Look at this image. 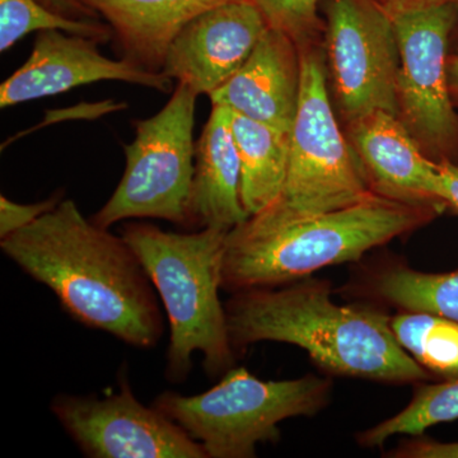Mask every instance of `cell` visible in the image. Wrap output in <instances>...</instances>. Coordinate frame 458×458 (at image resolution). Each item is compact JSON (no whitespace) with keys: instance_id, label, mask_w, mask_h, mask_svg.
<instances>
[{"instance_id":"cell-1","label":"cell","mask_w":458,"mask_h":458,"mask_svg":"<svg viewBox=\"0 0 458 458\" xmlns=\"http://www.w3.org/2000/svg\"><path fill=\"white\" fill-rule=\"evenodd\" d=\"M0 249L84 327L140 349L155 348L164 336L155 286L134 250L87 219L71 199L2 238Z\"/></svg>"},{"instance_id":"cell-2","label":"cell","mask_w":458,"mask_h":458,"mask_svg":"<svg viewBox=\"0 0 458 458\" xmlns=\"http://www.w3.org/2000/svg\"><path fill=\"white\" fill-rule=\"evenodd\" d=\"M331 294V283L312 276L280 289L232 293L225 309L234 352L260 342L292 344L328 375L390 385L433 381L397 342L382 306H340Z\"/></svg>"},{"instance_id":"cell-3","label":"cell","mask_w":458,"mask_h":458,"mask_svg":"<svg viewBox=\"0 0 458 458\" xmlns=\"http://www.w3.org/2000/svg\"><path fill=\"white\" fill-rule=\"evenodd\" d=\"M445 210L370 194L344 208L280 227L259 228L246 221L228 231L222 289L229 293L274 288L316 271L360 261L369 251L427 227Z\"/></svg>"},{"instance_id":"cell-4","label":"cell","mask_w":458,"mask_h":458,"mask_svg":"<svg viewBox=\"0 0 458 458\" xmlns=\"http://www.w3.org/2000/svg\"><path fill=\"white\" fill-rule=\"evenodd\" d=\"M227 233L221 228L177 233L144 222L126 223L122 229L168 316L165 372L172 384L186 381L197 352L203 354L208 376H223L234 367L236 352L219 300Z\"/></svg>"},{"instance_id":"cell-5","label":"cell","mask_w":458,"mask_h":458,"mask_svg":"<svg viewBox=\"0 0 458 458\" xmlns=\"http://www.w3.org/2000/svg\"><path fill=\"white\" fill-rule=\"evenodd\" d=\"M301 59L300 102L284 185L274 203L246 219L254 227L293 225L352 207L373 194L334 110L324 50L306 47Z\"/></svg>"},{"instance_id":"cell-6","label":"cell","mask_w":458,"mask_h":458,"mask_svg":"<svg viewBox=\"0 0 458 458\" xmlns=\"http://www.w3.org/2000/svg\"><path fill=\"white\" fill-rule=\"evenodd\" d=\"M331 394L333 384L324 377L264 381L233 367L203 394L165 391L152 406L200 443L208 458H252L259 443L280 441L282 421L315 417Z\"/></svg>"},{"instance_id":"cell-7","label":"cell","mask_w":458,"mask_h":458,"mask_svg":"<svg viewBox=\"0 0 458 458\" xmlns=\"http://www.w3.org/2000/svg\"><path fill=\"white\" fill-rule=\"evenodd\" d=\"M198 98L188 86L176 83L158 113L132 122L135 137L123 146L122 180L90 221L106 229L128 219L148 218L185 227L195 170Z\"/></svg>"},{"instance_id":"cell-8","label":"cell","mask_w":458,"mask_h":458,"mask_svg":"<svg viewBox=\"0 0 458 458\" xmlns=\"http://www.w3.org/2000/svg\"><path fill=\"white\" fill-rule=\"evenodd\" d=\"M325 65L342 125L373 111L397 114L400 47L393 18L373 0H327Z\"/></svg>"},{"instance_id":"cell-9","label":"cell","mask_w":458,"mask_h":458,"mask_svg":"<svg viewBox=\"0 0 458 458\" xmlns=\"http://www.w3.org/2000/svg\"><path fill=\"white\" fill-rule=\"evenodd\" d=\"M458 4L394 20L400 47L399 122L430 161L458 164V113L447 80Z\"/></svg>"},{"instance_id":"cell-10","label":"cell","mask_w":458,"mask_h":458,"mask_svg":"<svg viewBox=\"0 0 458 458\" xmlns=\"http://www.w3.org/2000/svg\"><path fill=\"white\" fill-rule=\"evenodd\" d=\"M50 409L89 458H208L182 428L143 405L126 378L105 397L57 394Z\"/></svg>"},{"instance_id":"cell-11","label":"cell","mask_w":458,"mask_h":458,"mask_svg":"<svg viewBox=\"0 0 458 458\" xmlns=\"http://www.w3.org/2000/svg\"><path fill=\"white\" fill-rule=\"evenodd\" d=\"M99 42L84 36L47 30L36 35L29 59L0 84V107L8 108L78 87L114 81L172 93L174 81L128 60H114L99 51Z\"/></svg>"},{"instance_id":"cell-12","label":"cell","mask_w":458,"mask_h":458,"mask_svg":"<svg viewBox=\"0 0 458 458\" xmlns=\"http://www.w3.org/2000/svg\"><path fill=\"white\" fill-rule=\"evenodd\" d=\"M267 29L254 3L231 0L181 30L167 51L162 73L210 98L245 64Z\"/></svg>"},{"instance_id":"cell-13","label":"cell","mask_w":458,"mask_h":458,"mask_svg":"<svg viewBox=\"0 0 458 458\" xmlns=\"http://www.w3.org/2000/svg\"><path fill=\"white\" fill-rule=\"evenodd\" d=\"M344 132L373 194L447 212L438 172L393 114L373 111L344 123Z\"/></svg>"},{"instance_id":"cell-14","label":"cell","mask_w":458,"mask_h":458,"mask_svg":"<svg viewBox=\"0 0 458 458\" xmlns=\"http://www.w3.org/2000/svg\"><path fill=\"white\" fill-rule=\"evenodd\" d=\"M302 81L297 44L285 33L267 27L251 55L236 74L210 96V104L279 131L293 128Z\"/></svg>"},{"instance_id":"cell-15","label":"cell","mask_w":458,"mask_h":458,"mask_svg":"<svg viewBox=\"0 0 458 458\" xmlns=\"http://www.w3.org/2000/svg\"><path fill=\"white\" fill-rule=\"evenodd\" d=\"M231 123V110L212 104L195 147L185 227L231 231L250 216L242 203L241 161Z\"/></svg>"},{"instance_id":"cell-16","label":"cell","mask_w":458,"mask_h":458,"mask_svg":"<svg viewBox=\"0 0 458 458\" xmlns=\"http://www.w3.org/2000/svg\"><path fill=\"white\" fill-rule=\"evenodd\" d=\"M113 30L123 59L162 72L172 41L192 20L231 0H81Z\"/></svg>"},{"instance_id":"cell-17","label":"cell","mask_w":458,"mask_h":458,"mask_svg":"<svg viewBox=\"0 0 458 458\" xmlns=\"http://www.w3.org/2000/svg\"><path fill=\"white\" fill-rule=\"evenodd\" d=\"M355 300L399 311L428 312L458 321V269L426 273L397 258L361 264L345 286Z\"/></svg>"},{"instance_id":"cell-18","label":"cell","mask_w":458,"mask_h":458,"mask_svg":"<svg viewBox=\"0 0 458 458\" xmlns=\"http://www.w3.org/2000/svg\"><path fill=\"white\" fill-rule=\"evenodd\" d=\"M232 113V131L240 156L242 203L249 216L276 200L284 185L291 132Z\"/></svg>"},{"instance_id":"cell-19","label":"cell","mask_w":458,"mask_h":458,"mask_svg":"<svg viewBox=\"0 0 458 458\" xmlns=\"http://www.w3.org/2000/svg\"><path fill=\"white\" fill-rule=\"evenodd\" d=\"M391 328L403 351L434 381L458 379V321L428 312L400 311Z\"/></svg>"},{"instance_id":"cell-20","label":"cell","mask_w":458,"mask_h":458,"mask_svg":"<svg viewBox=\"0 0 458 458\" xmlns=\"http://www.w3.org/2000/svg\"><path fill=\"white\" fill-rule=\"evenodd\" d=\"M409 405L399 414L357 434L361 447H381L394 436H421L428 428L458 419V379L415 385Z\"/></svg>"},{"instance_id":"cell-21","label":"cell","mask_w":458,"mask_h":458,"mask_svg":"<svg viewBox=\"0 0 458 458\" xmlns=\"http://www.w3.org/2000/svg\"><path fill=\"white\" fill-rule=\"evenodd\" d=\"M60 30L93 38L99 44L113 40L111 27L101 20H73L57 14L38 0H0V53H7L32 32Z\"/></svg>"},{"instance_id":"cell-22","label":"cell","mask_w":458,"mask_h":458,"mask_svg":"<svg viewBox=\"0 0 458 458\" xmlns=\"http://www.w3.org/2000/svg\"><path fill=\"white\" fill-rule=\"evenodd\" d=\"M261 12L267 27L285 33L300 47H324L325 21L319 0H250Z\"/></svg>"},{"instance_id":"cell-23","label":"cell","mask_w":458,"mask_h":458,"mask_svg":"<svg viewBox=\"0 0 458 458\" xmlns=\"http://www.w3.org/2000/svg\"><path fill=\"white\" fill-rule=\"evenodd\" d=\"M63 200L60 191L51 195L47 200L32 204H20L0 195V240L32 225L44 214L49 213Z\"/></svg>"},{"instance_id":"cell-24","label":"cell","mask_w":458,"mask_h":458,"mask_svg":"<svg viewBox=\"0 0 458 458\" xmlns=\"http://www.w3.org/2000/svg\"><path fill=\"white\" fill-rule=\"evenodd\" d=\"M406 439L386 456L393 458H458V442L442 443L424 437Z\"/></svg>"},{"instance_id":"cell-25","label":"cell","mask_w":458,"mask_h":458,"mask_svg":"<svg viewBox=\"0 0 458 458\" xmlns=\"http://www.w3.org/2000/svg\"><path fill=\"white\" fill-rule=\"evenodd\" d=\"M373 2L394 21L408 14L445 7V5L458 4V0H373Z\"/></svg>"},{"instance_id":"cell-26","label":"cell","mask_w":458,"mask_h":458,"mask_svg":"<svg viewBox=\"0 0 458 458\" xmlns=\"http://www.w3.org/2000/svg\"><path fill=\"white\" fill-rule=\"evenodd\" d=\"M438 172V194L447 208V212L458 216V164L439 162L437 164Z\"/></svg>"},{"instance_id":"cell-27","label":"cell","mask_w":458,"mask_h":458,"mask_svg":"<svg viewBox=\"0 0 458 458\" xmlns=\"http://www.w3.org/2000/svg\"><path fill=\"white\" fill-rule=\"evenodd\" d=\"M38 2L50 11L73 20H101L96 12L83 4L81 0H38Z\"/></svg>"},{"instance_id":"cell-28","label":"cell","mask_w":458,"mask_h":458,"mask_svg":"<svg viewBox=\"0 0 458 458\" xmlns=\"http://www.w3.org/2000/svg\"><path fill=\"white\" fill-rule=\"evenodd\" d=\"M447 80L452 102L458 113V55L450 54L447 59Z\"/></svg>"},{"instance_id":"cell-29","label":"cell","mask_w":458,"mask_h":458,"mask_svg":"<svg viewBox=\"0 0 458 458\" xmlns=\"http://www.w3.org/2000/svg\"><path fill=\"white\" fill-rule=\"evenodd\" d=\"M450 54L458 55V18L456 23H454V30H452L450 38Z\"/></svg>"}]
</instances>
